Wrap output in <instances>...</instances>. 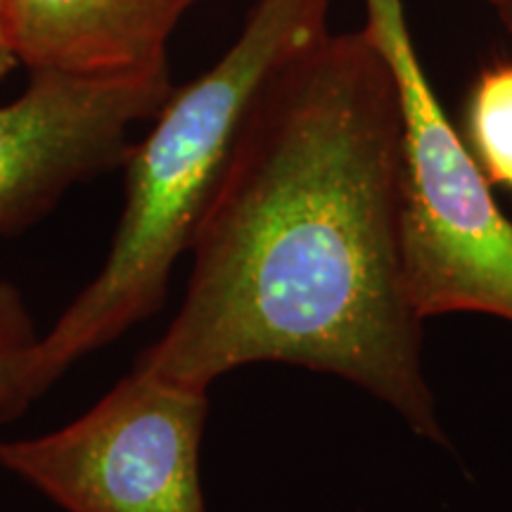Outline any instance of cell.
Segmentation results:
<instances>
[{
	"label": "cell",
	"mask_w": 512,
	"mask_h": 512,
	"mask_svg": "<svg viewBox=\"0 0 512 512\" xmlns=\"http://www.w3.org/2000/svg\"><path fill=\"white\" fill-rule=\"evenodd\" d=\"M403 112L368 29L325 34L249 107L192 238L174 320L136 366L209 389L254 363L342 377L448 446L401 256Z\"/></svg>",
	"instance_id": "cell-1"
},
{
	"label": "cell",
	"mask_w": 512,
	"mask_h": 512,
	"mask_svg": "<svg viewBox=\"0 0 512 512\" xmlns=\"http://www.w3.org/2000/svg\"><path fill=\"white\" fill-rule=\"evenodd\" d=\"M328 10L330 0H259L228 53L171 91L150 133L128 150L124 209L105 264L31 351L19 384L24 406L162 309L249 107L275 69L328 34Z\"/></svg>",
	"instance_id": "cell-2"
},
{
	"label": "cell",
	"mask_w": 512,
	"mask_h": 512,
	"mask_svg": "<svg viewBox=\"0 0 512 512\" xmlns=\"http://www.w3.org/2000/svg\"><path fill=\"white\" fill-rule=\"evenodd\" d=\"M366 10L401 95V256L411 306L422 320L467 311L512 323V221L434 95L403 0H366Z\"/></svg>",
	"instance_id": "cell-3"
},
{
	"label": "cell",
	"mask_w": 512,
	"mask_h": 512,
	"mask_svg": "<svg viewBox=\"0 0 512 512\" xmlns=\"http://www.w3.org/2000/svg\"><path fill=\"white\" fill-rule=\"evenodd\" d=\"M207 415L209 389L133 368L67 425L0 441V467L64 512H207Z\"/></svg>",
	"instance_id": "cell-4"
},
{
	"label": "cell",
	"mask_w": 512,
	"mask_h": 512,
	"mask_svg": "<svg viewBox=\"0 0 512 512\" xmlns=\"http://www.w3.org/2000/svg\"><path fill=\"white\" fill-rule=\"evenodd\" d=\"M174 83L169 64L119 74L31 72L0 105V235L46 216L72 185L124 166L138 121L155 119Z\"/></svg>",
	"instance_id": "cell-5"
},
{
	"label": "cell",
	"mask_w": 512,
	"mask_h": 512,
	"mask_svg": "<svg viewBox=\"0 0 512 512\" xmlns=\"http://www.w3.org/2000/svg\"><path fill=\"white\" fill-rule=\"evenodd\" d=\"M195 0H10L31 72L119 74L166 64V41Z\"/></svg>",
	"instance_id": "cell-6"
},
{
	"label": "cell",
	"mask_w": 512,
	"mask_h": 512,
	"mask_svg": "<svg viewBox=\"0 0 512 512\" xmlns=\"http://www.w3.org/2000/svg\"><path fill=\"white\" fill-rule=\"evenodd\" d=\"M467 136L489 183L512 190V62L479 74L467 102Z\"/></svg>",
	"instance_id": "cell-7"
},
{
	"label": "cell",
	"mask_w": 512,
	"mask_h": 512,
	"mask_svg": "<svg viewBox=\"0 0 512 512\" xmlns=\"http://www.w3.org/2000/svg\"><path fill=\"white\" fill-rule=\"evenodd\" d=\"M38 337L22 292L0 278V425L27 411L19 384Z\"/></svg>",
	"instance_id": "cell-8"
},
{
	"label": "cell",
	"mask_w": 512,
	"mask_h": 512,
	"mask_svg": "<svg viewBox=\"0 0 512 512\" xmlns=\"http://www.w3.org/2000/svg\"><path fill=\"white\" fill-rule=\"evenodd\" d=\"M15 64H19V57L12 34V8L10 0H0V79H5Z\"/></svg>",
	"instance_id": "cell-9"
},
{
	"label": "cell",
	"mask_w": 512,
	"mask_h": 512,
	"mask_svg": "<svg viewBox=\"0 0 512 512\" xmlns=\"http://www.w3.org/2000/svg\"><path fill=\"white\" fill-rule=\"evenodd\" d=\"M486 5H491L501 17V22L512 31V0H484Z\"/></svg>",
	"instance_id": "cell-10"
}]
</instances>
